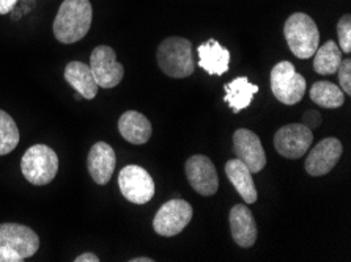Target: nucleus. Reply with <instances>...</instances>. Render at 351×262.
<instances>
[{
	"instance_id": "obj_17",
	"label": "nucleus",
	"mask_w": 351,
	"mask_h": 262,
	"mask_svg": "<svg viewBox=\"0 0 351 262\" xmlns=\"http://www.w3.org/2000/svg\"><path fill=\"white\" fill-rule=\"evenodd\" d=\"M119 131L128 143L145 144L152 138L153 127L147 116L141 112L128 110L120 116Z\"/></svg>"
},
{
	"instance_id": "obj_11",
	"label": "nucleus",
	"mask_w": 351,
	"mask_h": 262,
	"mask_svg": "<svg viewBox=\"0 0 351 262\" xmlns=\"http://www.w3.org/2000/svg\"><path fill=\"white\" fill-rule=\"evenodd\" d=\"M184 171L191 187L202 196H213L219 189L216 167L206 156L195 154V156L189 157L186 160Z\"/></svg>"
},
{
	"instance_id": "obj_10",
	"label": "nucleus",
	"mask_w": 351,
	"mask_h": 262,
	"mask_svg": "<svg viewBox=\"0 0 351 262\" xmlns=\"http://www.w3.org/2000/svg\"><path fill=\"white\" fill-rule=\"evenodd\" d=\"M313 142L312 129L301 125H287L276 132L274 148L282 157L285 159H301L309 151Z\"/></svg>"
},
{
	"instance_id": "obj_23",
	"label": "nucleus",
	"mask_w": 351,
	"mask_h": 262,
	"mask_svg": "<svg viewBox=\"0 0 351 262\" xmlns=\"http://www.w3.org/2000/svg\"><path fill=\"white\" fill-rule=\"evenodd\" d=\"M19 143V129L7 112L0 110V156H7Z\"/></svg>"
},
{
	"instance_id": "obj_4",
	"label": "nucleus",
	"mask_w": 351,
	"mask_h": 262,
	"mask_svg": "<svg viewBox=\"0 0 351 262\" xmlns=\"http://www.w3.org/2000/svg\"><path fill=\"white\" fill-rule=\"evenodd\" d=\"M284 36L289 49L301 60L312 58L320 46L318 27L309 14L295 13L285 21Z\"/></svg>"
},
{
	"instance_id": "obj_12",
	"label": "nucleus",
	"mask_w": 351,
	"mask_h": 262,
	"mask_svg": "<svg viewBox=\"0 0 351 262\" xmlns=\"http://www.w3.org/2000/svg\"><path fill=\"white\" fill-rule=\"evenodd\" d=\"M233 151L237 157L251 170V173H260L267 167V154L257 133L249 129H238L233 133Z\"/></svg>"
},
{
	"instance_id": "obj_19",
	"label": "nucleus",
	"mask_w": 351,
	"mask_h": 262,
	"mask_svg": "<svg viewBox=\"0 0 351 262\" xmlns=\"http://www.w3.org/2000/svg\"><path fill=\"white\" fill-rule=\"evenodd\" d=\"M226 174L237 192L247 205L257 201V189H255L252 173L239 159H232L226 163Z\"/></svg>"
},
{
	"instance_id": "obj_1",
	"label": "nucleus",
	"mask_w": 351,
	"mask_h": 262,
	"mask_svg": "<svg viewBox=\"0 0 351 262\" xmlns=\"http://www.w3.org/2000/svg\"><path fill=\"white\" fill-rule=\"evenodd\" d=\"M92 18L93 8L90 0H65L52 25L54 36L63 44H74L88 34Z\"/></svg>"
},
{
	"instance_id": "obj_9",
	"label": "nucleus",
	"mask_w": 351,
	"mask_h": 262,
	"mask_svg": "<svg viewBox=\"0 0 351 262\" xmlns=\"http://www.w3.org/2000/svg\"><path fill=\"white\" fill-rule=\"evenodd\" d=\"M90 71H92L98 87L114 88L125 76V68L117 62L115 51L109 46L95 47L90 55Z\"/></svg>"
},
{
	"instance_id": "obj_15",
	"label": "nucleus",
	"mask_w": 351,
	"mask_h": 262,
	"mask_svg": "<svg viewBox=\"0 0 351 262\" xmlns=\"http://www.w3.org/2000/svg\"><path fill=\"white\" fill-rule=\"evenodd\" d=\"M228 222H230L232 237L237 245L243 248L254 247V244L257 242V223L254 220L251 209L244 205L233 206Z\"/></svg>"
},
{
	"instance_id": "obj_29",
	"label": "nucleus",
	"mask_w": 351,
	"mask_h": 262,
	"mask_svg": "<svg viewBox=\"0 0 351 262\" xmlns=\"http://www.w3.org/2000/svg\"><path fill=\"white\" fill-rule=\"evenodd\" d=\"M131 262H153L152 258H134V259H130Z\"/></svg>"
},
{
	"instance_id": "obj_8",
	"label": "nucleus",
	"mask_w": 351,
	"mask_h": 262,
	"mask_svg": "<svg viewBox=\"0 0 351 262\" xmlns=\"http://www.w3.org/2000/svg\"><path fill=\"white\" fill-rule=\"evenodd\" d=\"M121 195L134 205H147L155 195V183L150 173L139 165H128L119 174Z\"/></svg>"
},
{
	"instance_id": "obj_14",
	"label": "nucleus",
	"mask_w": 351,
	"mask_h": 262,
	"mask_svg": "<svg viewBox=\"0 0 351 262\" xmlns=\"http://www.w3.org/2000/svg\"><path fill=\"white\" fill-rule=\"evenodd\" d=\"M115 151L108 143L98 142L90 148L87 167L95 183L99 185L108 184L115 171Z\"/></svg>"
},
{
	"instance_id": "obj_27",
	"label": "nucleus",
	"mask_w": 351,
	"mask_h": 262,
	"mask_svg": "<svg viewBox=\"0 0 351 262\" xmlns=\"http://www.w3.org/2000/svg\"><path fill=\"white\" fill-rule=\"evenodd\" d=\"M19 0H0V14H8L16 8Z\"/></svg>"
},
{
	"instance_id": "obj_6",
	"label": "nucleus",
	"mask_w": 351,
	"mask_h": 262,
	"mask_svg": "<svg viewBox=\"0 0 351 262\" xmlns=\"http://www.w3.org/2000/svg\"><path fill=\"white\" fill-rule=\"evenodd\" d=\"M307 83L290 62H280L271 71V92L279 103L295 105L304 98Z\"/></svg>"
},
{
	"instance_id": "obj_25",
	"label": "nucleus",
	"mask_w": 351,
	"mask_h": 262,
	"mask_svg": "<svg viewBox=\"0 0 351 262\" xmlns=\"http://www.w3.org/2000/svg\"><path fill=\"white\" fill-rule=\"evenodd\" d=\"M339 74V83H340V90H342L343 94H351V60L350 58H345L340 63V66L337 69Z\"/></svg>"
},
{
	"instance_id": "obj_20",
	"label": "nucleus",
	"mask_w": 351,
	"mask_h": 262,
	"mask_svg": "<svg viewBox=\"0 0 351 262\" xmlns=\"http://www.w3.org/2000/svg\"><path fill=\"white\" fill-rule=\"evenodd\" d=\"M226 93L224 98L226 103L230 105L233 114H239V112L247 109L251 105L254 94L258 92V85H254L249 82L247 77H237L233 79L230 83L226 85Z\"/></svg>"
},
{
	"instance_id": "obj_3",
	"label": "nucleus",
	"mask_w": 351,
	"mask_h": 262,
	"mask_svg": "<svg viewBox=\"0 0 351 262\" xmlns=\"http://www.w3.org/2000/svg\"><path fill=\"white\" fill-rule=\"evenodd\" d=\"M158 65L169 77L184 79L194 73L195 63L191 41L182 36H170L164 40L156 52Z\"/></svg>"
},
{
	"instance_id": "obj_18",
	"label": "nucleus",
	"mask_w": 351,
	"mask_h": 262,
	"mask_svg": "<svg viewBox=\"0 0 351 262\" xmlns=\"http://www.w3.org/2000/svg\"><path fill=\"white\" fill-rule=\"evenodd\" d=\"M65 80L84 99H95L98 94V83L90 66L82 62H70L65 68Z\"/></svg>"
},
{
	"instance_id": "obj_24",
	"label": "nucleus",
	"mask_w": 351,
	"mask_h": 262,
	"mask_svg": "<svg viewBox=\"0 0 351 262\" xmlns=\"http://www.w3.org/2000/svg\"><path fill=\"white\" fill-rule=\"evenodd\" d=\"M339 47L345 53L351 52V16L345 14L337 23Z\"/></svg>"
},
{
	"instance_id": "obj_26",
	"label": "nucleus",
	"mask_w": 351,
	"mask_h": 262,
	"mask_svg": "<svg viewBox=\"0 0 351 262\" xmlns=\"http://www.w3.org/2000/svg\"><path fill=\"white\" fill-rule=\"evenodd\" d=\"M302 121H304L302 125L309 127V129H317L322 125V115L317 110H309L302 116Z\"/></svg>"
},
{
	"instance_id": "obj_2",
	"label": "nucleus",
	"mask_w": 351,
	"mask_h": 262,
	"mask_svg": "<svg viewBox=\"0 0 351 262\" xmlns=\"http://www.w3.org/2000/svg\"><path fill=\"white\" fill-rule=\"evenodd\" d=\"M40 248L34 229L19 223L0 224V262H23Z\"/></svg>"
},
{
	"instance_id": "obj_28",
	"label": "nucleus",
	"mask_w": 351,
	"mask_h": 262,
	"mask_svg": "<svg viewBox=\"0 0 351 262\" xmlns=\"http://www.w3.org/2000/svg\"><path fill=\"white\" fill-rule=\"evenodd\" d=\"M74 262H99V258L97 254L93 253H84V254H79Z\"/></svg>"
},
{
	"instance_id": "obj_16",
	"label": "nucleus",
	"mask_w": 351,
	"mask_h": 262,
	"mask_svg": "<svg viewBox=\"0 0 351 262\" xmlns=\"http://www.w3.org/2000/svg\"><path fill=\"white\" fill-rule=\"evenodd\" d=\"M199 66L210 76H222L230 66V52L216 40H208L199 46Z\"/></svg>"
},
{
	"instance_id": "obj_22",
	"label": "nucleus",
	"mask_w": 351,
	"mask_h": 262,
	"mask_svg": "<svg viewBox=\"0 0 351 262\" xmlns=\"http://www.w3.org/2000/svg\"><path fill=\"white\" fill-rule=\"evenodd\" d=\"M311 99L323 109H339L345 103V94L336 83L320 80L311 88Z\"/></svg>"
},
{
	"instance_id": "obj_21",
	"label": "nucleus",
	"mask_w": 351,
	"mask_h": 262,
	"mask_svg": "<svg viewBox=\"0 0 351 262\" xmlns=\"http://www.w3.org/2000/svg\"><path fill=\"white\" fill-rule=\"evenodd\" d=\"M342 63V51L336 41L329 40L313 53V69L322 76H331L336 74Z\"/></svg>"
},
{
	"instance_id": "obj_5",
	"label": "nucleus",
	"mask_w": 351,
	"mask_h": 262,
	"mask_svg": "<svg viewBox=\"0 0 351 262\" xmlns=\"http://www.w3.org/2000/svg\"><path fill=\"white\" fill-rule=\"evenodd\" d=\"M21 171L27 183L46 185L54 181L58 171V157L56 151L46 144H34L25 151L21 160Z\"/></svg>"
},
{
	"instance_id": "obj_13",
	"label": "nucleus",
	"mask_w": 351,
	"mask_h": 262,
	"mask_svg": "<svg viewBox=\"0 0 351 262\" xmlns=\"http://www.w3.org/2000/svg\"><path fill=\"white\" fill-rule=\"evenodd\" d=\"M343 146L337 138L328 137L322 140L317 146L312 148L309 156L306 159V171L311 176H324L328 174L342 157Z\"/></svg>"
},
{
	"instance_id": "obj_7",
	"label": "nucleus",
	"mask_w": 351,
	"mask_h": 262,
	"mask_svg": "<svg viewBox=\"0 0 351 262\" xmlns=\"http://www.w3.org/2000/svg\"><path fill=\"white\" fill-rule=\"evenodd\" d=\"M193 215L194 211L188 201L170 200L156 212L153 218V229L159 236L173 237L188 226L193 220Z\"/></svg>"
}]
</instances>
